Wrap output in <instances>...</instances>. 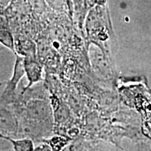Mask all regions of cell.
I'll return each mask as SVG.
<instances>
[{
  "label": "cell",
  "mask_w": 151,
  "mask_h": 151,
  "mask_svg": "<svg viewBox=\"0 0 151 151\" xmlns=\"http://www.w3.org/2000/svg\"><path fill=\"white\" fill-rule=\"evenodd\" d=\"M16 62L13 74L9 81L0 83L5 85V88L0 97V103L4 105L11 104L16 101V88L22 77L25 75L24 58L16 54Z\"/></svg>",
  "instance_id": "1"
},
{
  "label": "cell",
  "mask_w": 151,
  "mask_h": 151,
  "mask_svg": "<svg viewBox=\"0 0 151 151\" xmlns=\"http://www.w3.org/2000/svg\"><path fill=\"white\" fill-rule=\"evenodd\" d=\"M24 70H25V75L27 76L28 84L24 88V91L27 90L30 87L34 84L37 83L41 80L42 76V67L41 66L33 60V58H24Z\"/></svg>",
  "instance_id": "2"
},
{
  "label": "cell",
  "mask_w": 151,
  "mask_h": 151,
  "mask_svg": "<svg viewBox=\"0 0 151 151\" xmlns=\"http://www.w3.org/2000/svg\"><path fill=\"white\" fill-rule=\"evenodd\" d=\"M4 139L10 141L12 143L15 151H33V141L29 138H22L19 139H14L10 137L0 136Z\"/></svg>",
  "instance_id": "3"
},
{
  "label": "cell",
  "mask_w": 151,
  "mask_h": 151,
  "mask_svg": "<svg viewBox=\"0 0 151 151\" xmlns=\"http://www.w3.org/2000/svg\"><path fill=\"white\" fill-rule=\"evenodd\" d=\"M0 43L15 52L14 39L9 29L0 30Z\"/></svg>",
  "instance_id": "4"
},
{
  "label": "cell",
  "mask_w": 151,
  "mask_h": 151,
  "mask_svg": "<svg viewBox=\"0 0 151 151\" xmlns=\"http://www.w3.org/2000/svg\"><path fill=\"white\" fill-rule=\"evenodd\" d=\"M4 29H9V28L7 27V24L5 22L4 19L1 16H0V30Z\"/></svg>",
  "instance_id": "5"
}]
</instances>
